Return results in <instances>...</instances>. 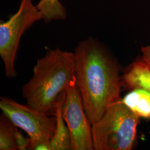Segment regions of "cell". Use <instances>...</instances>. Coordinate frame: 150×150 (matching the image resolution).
Here are the masks:
<instances>
[{"label":"cell","mask_w":150,"mask_h":150,"mask_svg":"<svg viewBox=\"0 0 150 150\" xmlns=\"http://www.w3.org/2000/svg\"><path fill=\"white\" fill-rule=\"evenodd\" d=\"M30 139L25 138L21 132L17 130L16 133V145L18 150H26L28 149Z\"/></svg>","instance_id":"7c38bea8"},{"label":"cell","mask_w":150,"mask_h":150,"mask_svg":"<svg viewBox=\"0 0 150 150\" xmlns=\"http://www.w3.org/2000/svg\"><path fill=\"white\" fill-rule=\"evenodd\" d=\"M142 56L141 59L150 69V46L142 47L141 48Z\"/></svg>","instance_id":"4fadbf2b"},{"label":"cell","mask_w":150,"mask_h":150,"mask_svg":"<svg viewBox=\"0 0 150 150\" xmlns=\"http://www.w3.org/2000/svg\"><path fill=\"white\" fill-rule=\"evenodd\" d=\"M74 76V52L59 48L49 50L38 59L32 78L22 88L27 105L44 112L52 110L57 97Z\"/></svg>","instance_id":"7a4b0ae2"},{"label":"cell","mask_w":150,"mask_h":150,"mask_svg":"<svg viewBox=\"0 0 150 150\" xmlns=\"http://www.w3.org/2000/svg\"><path fill=\"white\" fill-rule=\"evenodd\" d=\"M66 90L62 92L54 102L53 110L56 120L54 134L50 141L51 150H71V139L67 125L64 123L62 108L65 100Z\"/></svg>","instance_id":"52a82bcc"},{"label":"cell","mask_w":150,"mask_h":150,"mask_svg":"<svg viewBox=\"0 0 150 150\" xmlns=\"http://www.w3.org/2000/svg\"><path fill=\"white\" fill-rule=\"evenodd\" d=\"M121 101L129 109L141 118L150 119V93L142 88H135Z\"/></svg>","instance_id":"9c48e42d"},{"label":"cell","mask_w":150,"mask_h":150,"mask_svg":"<svg viewBox=\"0 0 150 150\" xmlns=\"http://www.w3.org/2000/svg\"><path fill=\"white\" fill-rule=\"evenodd\" d=\"M139 118L122 102L121 98L113 102L102 117L91 125L93 150H132Z\"/></svg>","instance_id":"3957f363"},{"label":"cell","mask_w":150,"mask_h":150,"mask_svg":"<svg viewBox=\"0 0 150 150\" xmlns=\"http://www.w3.org/2000/svg\"><path fill=\"white\" fill-rule=\"evenodd\" d=\"M122 78L126 88H142L150 93V69L142 59L131 64Z\"/></svg>","instance_id":"ba28073f"},{"label":"cell","mask_w":150,"mask_h":150,"mask_svg":"<svg viewBox=\"0 0 150 150\" xmlns=\"http://www.w3.org/2000/svg\"><path fill=\"white\" fill-rule=\"evenodd\" d=\"M17 129L3 113L0 117V150H18L16 145Z\"/></svg>","instance_id":"30bf717a"},{"label":"cell","mask_w":150,"mask_h":150,"mask_svg":"<svg viewBox=\"0 0 150 150\" xmlns=\"http://www.w3.org/2000/svg\"><path fill=\"white\" fill-rule=\"evenodd\" d=\"M43 19V15L32 0H21L20 8L8 21L0 23V56L8 78L17 76L15 61L22 35L35 22Z\"/></svg>","instance_id":"277c9868"},{"label":"cell","mask_w":150,"mask_h":150,"mask_svg":"<svg viewBox=\"0 0 150 150\" xmlns=\"http://www.w3.org/2000/svg\"><path fill=\"white\" fill-rule=\"evenodd\" d=\"M36 6L46 23L66 18V10L59 0H40Z\"/></svg>","instance_id":"8fae6325"},{"label":"cell","mask_w":150,"mask_h":150,"mask_svg":"<svg viewBox=\"0 0 150 150\" xmlns=\"http://www.w3.org/2000/svg\"><path fill=\"white\" fill-rule=\"evenodd\" d=\"M0 108L14 125L25 131L29 136L28 150H33L39 143L50 144L56 126L55 117H49L47 113L23 105L12 99L1 97Z\"/></svg>","instance_id":"5b68a950"},{"label":"cell","mask_w":150,"mask_h":150,"mask_svg":"<svg viewBox=\"0 0 150 150\" xmlns=\"http://www.w3.org/2000/svg\"><path fill=\"white\" fill-rule=\"evenodd\" d=\"M74 54L76 82L92 125L121 98L122 78L117 61L93 38L80 42Z\"/></svg>","instance_id":"6da1fadb"},{"label":"cell","mask_w":150,"mask_h":150,"mask_svg":"<svg viewBox=\"0 0 150 150\" xmlns=\"http://www.w3.org/2000/svg\"><path fill=\"white\" fill-rule=\"evenodd\" d=\"M62 115L70 132L72 150H93L91 123L74 76L66 90Z\"/></svg>","instance_id":"8992f818"}]
</instances>
